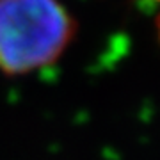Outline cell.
<instances>
[{
  "mask_svg": "<svg viewBox=\"0 0 160 160\" xmlns=\"http://www.w3.org/2000/svg\"><path fill=\"white\" fill-rule=\"evenodd\" d=\"M77 22L59 0H0V71L25 75L62 55Z\"/></svg>",
  "mask_w": 160,
  "mask_h": 160,
  "instance_id": "1",
  "label": "cell"
}]
</instances>
